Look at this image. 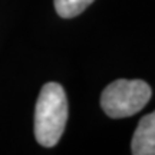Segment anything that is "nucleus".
<instances>
[{"instance_id": "nucleus-3", "label": "nucleus", "mask_w": 155, "mask_h": 155, "mask_svg": "<svg viewBox=\"0 0 155 155\" xmlns=\"http://www.w3.org/2000/svg\"><path fill=\"white\" fill-rule=\"evenodd\" d=\"M131 151L134 155H155V111L138 122L131 142Z\"/></svg>"}, {"instance_id": "nucleus-1", "label": "nucleus", "mask_w": 155, "mask_h": 155, "mask_svg": "<svg viewBox=\"0 0 155 155\" xmlns=\"http://www.w3.org/2000/svg\"><path fill=\"white\" fill-rule=\"evenodd\" d=\"M68 121V99L65 89L49 82L40 89L35 108V137L45 148L55 147L65 131Z\"/></svg>"}, {"instance_id": "nucleus-4", "label": "nucleus", "mask_w": 155, "mask_h": 155, "mask_svg": "<svg viewBox=\"0 0 155 155\" xmlns=\"http://www.w3.org/2000/svg\"><path fill=\"white\" fill-rule=\"evenodd\" d=\"M95 0H53L55 10L63 19H72L79 16Z\"/></svg>"}, {"instance_id": "nucleus-2", "label": "nucleus", "mask_w": 155, "mask_h": 155, "mask_svg": "<svg viewBox=\"0 0 155 155\" xmlns=\"http://www.w3.org/2000/svg\"><path fill=\"white\" fill-rule=\"evenodd\" d=\"M152 89L141 79H118L109 83L101 95V106L109 118L119 119L138 114L150 102Z\"/></svg>"}]
</instances>
